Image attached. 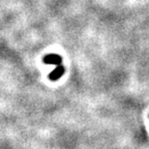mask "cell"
Listing matches in <instances>:
<instances>
[{"label": "cell", "instance_id": "obj_1", "mask_svg": "<svg viewBox=\"0 0 149 149\" xmlns=\"http://www.w3.org/2000/svg\"><path fill=\"white\" fill-rule=\"evenodd\" d=\"M64 72H65L64 66H63L62 64L56 65V68L49 74V79L51 80V81H57V80H59L62 77Z\"/></svg>", "mask_w": 149, "mask_h": 149}, {"label": "cell", "instance_id": "obj_2", "mask_svg": "<svg viewBox=\"0 0 149 149\" xmlns=\"http://www.w3.org/2000/svg\"><path fill=\"white\" fill-rule=\"evenodd\" d=\"M44 62L47 64H55L59 65L62 64V58H61L60 55H57V54H50V55H47L44 58Z\"/></svg>", "mask_w": 149, "mask_h": 149}]
</instances>
